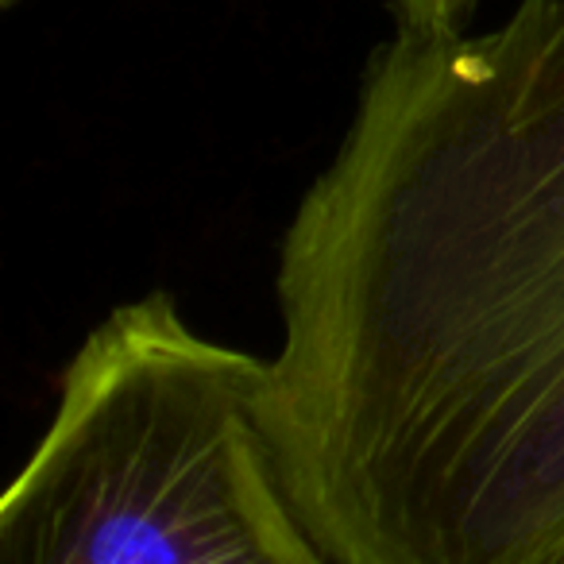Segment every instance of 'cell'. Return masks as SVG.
I'll list each match as a JSON object with an SVG mask.
<instances>
[{
  "mask_svg": "<svg viewBox=\"0 0 564 564\" xmlns=\"http://www.w3.org/2000/svg\"><path fill=\"white\" fill-rule=\"evenodd\" d=\"M274 294L267 425L340 564H564V0L371 51Z\"/></svg>",
  "mask_w": 564,
  "mask_h": 564,
  "instance_id": "6da1fadb",
  "label": "cell"
},
{
  "mask_svg": "<svg viewBox=\"0 0 564 564\" xmlns=\"http://www.w3.org/2000/svg\"><path fill=\"white\" fill-rule=\"evenodd\" d=\"M0 564H340L282 476L267 360L166 291L86 333L0 499Z\"/></svg>",
  "mask_w": 564,
  "mask_h": 564,
  "instance_id": "7a4b0ae2",
  "label": "cell"
},
{
  "mask_svg": "<svg viewBox=\"0 0 564 564\" xmlns=\"http://www.w3.org/2000/svg\"><path fill=\"white\" fill-rule=\"evenodd\" d=\"M399 32H460L471 28L479 0H379Z\"/></svg>",
  "mask_w": 564,
  "mask_h": 564,
  "instance_id": "3957f363",
  "label": "cell"
},
{
  "mask_svg": "<svg viewBox=\"0 0 564 564\" xmlns=\"http://www.w3.org/2000/svg\"><path fill=\"white\" fill-rule=\"evenodd\" d=\"M4 4H17V0H4Z\"/></svg>",
  "mask_w": 564,
  "mask_h": 564,
  "instance_id": "277c9868",
  "label": "cell"
}]
</instances>
